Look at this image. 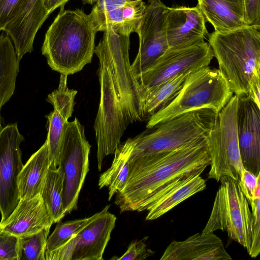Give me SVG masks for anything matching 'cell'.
Wrapping results in <instances>:
<instances>
[{"instance_id": "cell-1", "label": "cell", "mask_w": 260, "mask_h": 260, "mask_svg": "<svg viewBox=\"0 0 260 260\" xmlns=\"http://www.w3.org/2000/svg\"><path fill=\"white\" fill-rule=\"evenodd\" d=\"M206 137L168 153L131 161L127 180L116 193L115 204L120 212L136 211L150 196L182 176L202 174L210 164Z\"/></svg>"}, {"instance_id": "cell-2", "label": "cell", "mask_w": 260, "mask_h": 260, "mask_svg": "<svg viewBox=\"0 0 260 260\" xmlns=\"http://www.w3.org/2000/svg\"><path fill=\"white\" fill-rule=\"evenodd\" d=\"M96 32L82 9H60L45 34L42 53L53 70L73 75L91 62Z\"/></svg>"}, {"instance_id": "cell-3", "label": "cell", "mask_w": 260, "mask_h": 260, "mask_svg": "<svg viewBox=\"0 0 260 260\" xmlns=\"http://www.w3.org/2000/svg\"><path fill=\"white\" fill-rule=\"evenodd\" d=\"M259 30L260 25H245L209 35L219 70L239 98H248L251 81L260 78Z\"/></svg>"}, {"instance_id": "cell-4", "label": "cell", "mask_w": 260, "mask_h": 260, "mask_svg": "<svg viewBox=\"0 0 260 260\" xmlns=\"http://www.w3.org/2000/svg\"><path fill=\"white\" fill-rule=\"evenodd\" d=\"M217 113L210 108L190 111L158 123L132 138L129 160L173 151L210 133Z\"/></svg>"}, {"instance_id": "cell-5", "label": "cell", "mask_w": 260, "mask_h": 260, "mask_svg": "<svg viewBox=\"0 0 260 260\" xmlns=\"http://www.w3.org/2000/svg\"><path fill=\"white\" fill-rule=\"evenodd\" d=\"M94 53L99 60L98 74L100 101L94 124L97 144L98 169L101 171L105 157L113 154L130 124L113 79L107 51L101 40Z\"/></svg>"}, {"instance_id": "cell-6", "label": "cell", "mask_w": 260, "mask_h": 260, "mask_svg": "<svg viewBox=\"0 0 260 260\" xmlns=\"http://www.w3.org/2000/svg\"><path fill=\"white\" fill-rule=\"evenodd\" d=\"M233 95L219 69L202 67L188 74L176 97L149 117L146 127L199 109L210 108L218 113Z\"/></svg>"}, {"instance_id": "cell-7", "label": "cell", "mask_w": 260, "mask_h": 260, "mask_svg": "<svg viewBox=\"0 0 260 260\" xmlns=\"http://www.w3.org/2000/svg\"><path fill=\"white\" fill-rule=\"evenodd\" d=\"M239 98L234 94L217 114L206 137L210 158L208 178L219 181L229 176L239 181L243 168L237 134V111Z\"/></svg>"}, {"instance_id": "cell-8", "label": "cell", "mask_w": 260, "mask_h": 260, "mask_svg": "<svg viewBox=\"0 0 260 260\" xmlns=\"http://www.w3.org/2000/svg\"><path fill=\"white\" fill-rule=\"evenodd\" d=\"M91 146L87 140L84 127L75 118L65 125L59 160L64 175L63 208L69 214L77 208L81 189L89 171Z\"/></svg>"}, {"instance_id": "cell-9", "label": "cell", "mask_w": 260, "mask_h": 260, "mask_svg": "<svg viewBox=\"0 0 260 260\" xmlns=\"http://www.w3.org/2000/svg\"><path fill=\"white\" fill-rule=\"evenodd\" d=\"M104 32L101 40L107 51L114 82L128 121H142L146 117L142 90L129 61V36L117 34L111 28Z\"/></svg>"}, {"instance_id": "cell-10", "label": "cell", "mask_w": 260, "mask_h": 260, "mask_svg": "<svg viewBox=\"0 0 260 260\" xmlns=\"http://www.w3.org/2000/svg\"><path fill=\"white\" fill-rule=\"evenodd\" d=\"M213 57L211 47L205 41L185 47L168 49L150 69L136 78L142 98L151 88L177 75L208 66Z\"/></svg>"}, {"instance_id": "cell-11", "label": "cell", "mask_w": 260, "mask_h": 260, "mask_svg": "<svg viewBox=\"0 0 260 260\" xmlns=\"http://www.w3.org/2000/svg\"><path fill=\"white\" fill-rule=\"evenodd\" d=\"M106 206L98 215L60 248L45 252V260H103L116 217Z\"/></svg>"}, {"instance_id": "cell-12", "label": "cell", "mask_w": 260, "mask_h": 260, "mask_svg": "<svg viewBox=\"0 0 260 260\" xmlns=\"http://www.w3.org/2000/svg\"><path fill=\"white\" fill-rule=\"evenodd\" d=\"M168 8L161 0H148L137 33L139 38L138 52L131 64L136 78L150 69L169 49L166 33Z\"/></svg>"}, {"instance_id": "cell-13", "label": "cell", "mask_w": 260, "mask_h": 260, "mask_svg": "<svg viewBox=\"0 0 260 260\" xmlns=\"http://www.w3.org/2000/svg\"><path fill=\"white\" fill-rule=\"evenodd\" d=\"M24 141L17 123L0 128V222L7 218L20 200L17 178L23 166L20 144Z\"/></svg>"}, {"instance_id": "cell-14", "label": "cell", "mask_w": 260, "mask_h": 260, "mask_svg": "<svg viewBox=\"0 0 260 260\" xmlns=\"http://www.w3.org/2000/svg\"><path fill=\"white\" fill-rule=\"evenodd\" d=\"M237 134L243 167L260 174V108L246 98H239Z\"/></svg>"}, {"instance_id": "cell-15", "label": "cell", "mask_w": 260, "mask_h": 260, "mask_svg": "<svg viewBox=\"0 0 260 260\" xmlns=\"http://www.w3.org/2000/svg\"><path fill=\"white\" fill-rule=\"evenodd\" d=\"M77 91L69 89L67 85V76L60 75L58 88L48 94L47 101L52 104L53 111L46 117L48 128L46 140L49 150L50 168L59 166L60 149L66 124L74 111L75 98Z\"/></svg>"}, {"instance_id": "cell-16", "label": "cell", "mask_w": 260, "mask_h": 260, "mask_svg": "<svg viewBox=\"0 0 260 260\" xmlns=\"http://www.w3.org/2000/svg\"><path fill=\"white\" fill-rule=\"evenodd\" d=\"M206 21L199 7L168 8L166 33L169 49L185 47L204 41Z\"/></svg>"}, {"instance_id": "cell-17", "label": "cell", "mask_w": 260, "mask_h": 260, "mask_svg": "<svg viewBox=\"0 0 260 260\" xmlns=\"http://www.w3.org/2000/svg\"><path fill=\"white\" fill-rule=\"evenodd\" d=\"M200 174L182 176L143 201L137 210L148 211L146 220L155 219L182 202L206 188V181Z\"/></svg>"}, {"instance_id": "cell-18", "label": "cell", "mask_w": 260, "mask_h": 260, "mask_svg": "<svg viewBox=\"0 0 260 260\" xmlns=\"http://www.w3.org/2000/svg\"><path fill=\"white\" fill-rule=\"evenodd\" d=\"M45 0H25L3 31L13 44L18 60L33 50L36 35L49 16Z\"/></svg>"}, {"instance_id": "cell-19", "label": "cell", "mask_w": 260, "mask_h": 260, "mask_svg": "<svg viewBox=\"0 0 260 260\" xmlns=\"http://www.w3.org/2000/svg\"><path fill=\"white\" fill-rule=\"evenodd\" d=\"M54 223L40 194L27 199H20L0 229L19 238L35 234L51 228Z\"/></svg>"}, {"instance_id": "cell-20", "label": "cell", "mask_w": 260, "mask_h": 260, "mask_svg": "<svg viewBox=\"0 0 260 260\" xmlns=\"http://www.w3.org/2000/svg\"><path fill=\"white\" fill-rule=\"evenodd\" d=\"M160 260H230L221 240L213 232L197 233L183 241H173Z\"/></svg>"}, {"instance_id": "cell-21", "label": "cell", "mask_w": 260, "mask_h": 260, "mask_svg": "<svg viewBox=\"0 0 260 260\" xmlns=\"http://www.w3.org/2000/svg\"><path fill=\"white\" fill-rule=\"evenodd\" d=\"M247 200L240 206L229 209L215 220L207 222L202 233L221 230L237 242L248 252L250 250L252 230V214Z\"/></svg>"}, {"instance_id": "cell-22", "label": "cell", "mask_w": 260, "mask_h": 260, "mask_svg": "<svg viewBox=\"0 0 260 260\" xmlns=\"http://www.w3.org/2000/svg\"><path fill=\"white\" fill-rule=\"evenodd\" d=\"M197 6L215 31H228L247 25L244 0H198Z\"/></svg>"}, {"instance_id": "cell-23", "label": "cell", "mask_w": 260, "mask_h": 260, "mask_svg": "<svg viewBox=\"0 0 260 260\" xmlns=\"http://www.w3.org/2000/svg\"><path fill=\"white\" fill-rule=\"evenodd\" d=\"M50 167L49 150L45 141L23 166L18 175L20 199H30L40 194Z\"/></svg>"}, {"instance_id": "cell-24", "label": "cell", "mask_w": 260, "mask_h": 260, "mask_svg": "<svg viewBox=\"0 0 260 260\" xmlns=\"http://www.w3.org/2000/svg\"><path fill=\"white\" fill-rule=\"evenodd\" d=\"M19 62L11 38L6 34H2L0 38V128L2 127L3 121L1 109L14 92L19 71Z\"/></svg>"}, {"instance_id": "cell-25", "label": "cell", "mask_w": 260, "mask_h": 260, "mask_svg": "<svg viewBox=\"0 0 260 260\" xmlns=\"http://www.w3.org/2000/svg\"><path fill=\"white\" fill-rule=\"evenodd\" d=\"M133 147L132 138L120 143L114 153V157L111 167L100 176L99 188L108 187L109 201L122 189L127 180L130 169L129 157Z\"/></svg>"}, {"instance_id": "cell-26", "label": "cell", "mask_w": 260, "mask_h": 260, "mask_svg": "<svg viewBox=\"0 0 260 260\" xmlns=\"http://www.w3.org/2000/svg\"><path fill=\"white\" fill-rule=\"evenodd\" d=\"M190 73L177 75L151 88L143 96V112L149 117L167 106L178 95Z\"/></svg>"}, {"instance_id": "cell-27", "label": "cell", "mask_w": 260, "mask_h": 260, "mask_svg": "<svg viewBox=\"0 0 260 260\" xmlns=\"http://www.w3.org/2000/svg\"><path fill=\"white\" fill-rule=\"evenodd\" d=\"M64 175L59 166L49 168L40 194L53 223L59 222L66 215L63 208Z\"/></svg>"}, {"instance_id": "cell-28", "label": "cell", "mask_w": 260, "mask_h": 260, "mask_svg": "<svg viewBox=\"0 0 260 260\" xmlns=\"http://www.w3.org/2000/svg\"><path fill=\"white\" fill-rule=\"evenodd\" d=\"M98 214L99 212L88 217L58 224L51 234L48 237L46 252L53 251L64 245Z\"/></svg>"}, {"instance_id": "cell-29", "label": "cell", "mask_w": 260, "mask_h": 260, "mask_svg": "<svg viewBox=\"0 0 260 260\" xmlns=\"http://www.w3.org/2000/svg\"><path fill=\"white\" fill-rule=\"evenodd\" d=\"M50 228L19 238L20 260H45L47 240Z\"/></svg>"}, {"instance_id": "cell-30", "label": "cell", "mask_w": 260, "mask_h": 260, "mask_svg": "<svg viewBox=\"0 0 260 260\" xmlns=\"http://www.w3.org/2000/svg\"><path fill=\"white\" fill-rule=\"evenodd\" d=\"M0 260H20L19 238L1 229Z\"/></svg>"}, {"instance_id": "cell-31", "label": "cell", "mask_w": 260, "mask_h": 260, "mask_svg": "<svg viewBox=\"0 0 260 260\" xmlns=\"http://www.w3.org/2000/svg\"><path fill=\"white\" fill-rule=\"evenodd\" d=\"M252 208V230L251 243L248 252L252 257H256L260 252V198L249 202Z\"/></svg>"}, {"instance_id": "cell-32", "label": "cell", "mask_w": 260, "mask_h": 260, "mask_svg": "<svg viewBox=\"0 0 260 260\" xmlns=\"http://www.w3.org/2000/svg\"><path fill=\"white\" fill-rule=\"evenodd\" d=\"M145 238L132 241L125 252L119 257L112 259L117 260H143L154 254V251L148 248L145 242Z\"/></svg>"}, {"instance_id": "cell-33", "label": "cell", "mask_w": 260, "mask_h": 260, "mask_svg": "<svg viewBox=\"0 0 260 260\" xmlns=\"http://www.w3.org/2000/svg\"><path fill=\"white\" fill-rule=\"evenodd\" d=\"M137 0H95L89 15L91 22L99 19L104 14L120 8L126 4Z\"/></svg>"}, {"instance_id": "cell-34", "label": "cell", "mask_w": 260, "mask_h": 260, "mask_svg": "<svg viewBox=\"0 0 260 260\" xmlns=\"http://www.w3.org/2000/svg\"><path fill=\"white\" fill-rule=\"evenodd\" d=\"M25 0H0V29L3 31L6 25L14 18Z\"/></svg>"}, {"instance_id": "cell-35", "label": "cell", "mask_w": 260, "mask_h": 260, "mask_svg": "<svg viewBox=\"0 0 260 260\" xmlns=\"http://www.w3.org/2000/svg\"><path fill=\"white\" fill-rule=\"evenodd\" d=\"M260 182V174L256 176L244 168L239 181L242 192L248 202L253 200L254 194L257 185Z\"/></svg>"}, {"instance_id": "cell-36", "label": "cell", "mask_w": 260, "mask_h": 260, "mask_svg": "<svg viewBox=\"0 0 260 260\" xmlns=\"http://www.w3.org/2000/svg\"><path fill=\"white\" fill-rule=\"evenodd\" d=\"M247 25H260V0H244Z\"/></svg>"}, {"instance_id": "cell-37", "label": "cell", "mask_w": 260, "mask_h": 260, "mask_svg": "<svg viewBox=\"0 0 260 260\" xmlns=\"http://www.w3.org/2000/svg\"><path fill=\"white\" fill-rule=\"evenodd\" d=\"M248 99L260 108V78L254 79L251 81Z\"/></svg>"}, {"instance_id": "cell-38", "label": "cell", "mask_w": 260, "mask_h": 260, "mask_svg": "<svg viewBox=\"0 0 260 260\" xmlns=\"http://www.w3.org/2000/svg\"><path fill=\"white\" fill-rule=\"evenodd\" d=\"M69 0H45L44 6L47 13L50 15L55 9H63Z\"/></svg>"}, {"instance_id": "cell-39", "label": "cell", "mask_w": 260, "mask_h": 260, "mask_svg": "<svg viewBox=\"0 0 260 260\" xmlns=\"http://www.w3.org/2000/svg\"><path fill=\"white\" fill-rule=\"evenodd\" d=\"M84 5L89 4L93 5L94 4L95 0H82Z\"/></svg>"}, {"instance_id": "cell-40", "label": "cell", "mask_w": 260, "mask_h": 260, "mask_svg": "<svg viewBox=\"0 0 260 260\" xmlns=\"http://www.w3.org/2000/svg\"><path fill=\"white\" fill-rule=\"evenodd\" d=\"M1 30L0 29V32H1ZM1 34H0V38H1Z\"/></svg>"}]
</instances>
